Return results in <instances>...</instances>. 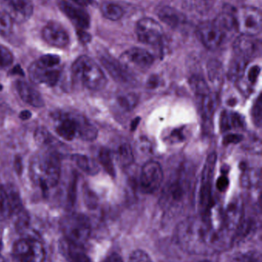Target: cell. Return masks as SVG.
I'll use <instances>...</instances> for the list:
<instances>
[{
	"label": "cell",
	"instance_id": "9a60e30c",
	"mask_svg": "<svg viewBox=\"0 0 262 262\" xmlns=\"http://www.w3.org/2000/svg\"><path fill=\"white\" fill-rule=\"evenodd\" d=\"M43 37L48 44L58 49L66 48L69 43V34L59 23L55 21H51L45 26Z\"/></svg>",
	"mask_w": 262,
	"mask_h": 262
},
{
	"label": "cell",
	"instance_id": "52a82bcc",
	"mask_svg": "<svg viewBox=\"0 0 262 262\" xmlns=\"http://www.w3.org/2000/svg\"><path fill=\"white\" fill-rule=\"evenodd\" d=\"M119 62L129 74L131 72H141L148 70L152 66L154 58L145 49L132 48L121 55Z\"/></svg>",
	"mask_w": 262,
	"mask_h": 262
},
{
	"label": "cell",
	"instance_id": "83f0119b",
	"mask_svg": "<svg viewBox=\"0 0 262 262\" xmlns=\"http://www.w3.org/2000/svg\"><path fill=\"white\" fill-rule=\"evenodd\" d=\"M189 85L192 92L197 95L200 96H206L210 93L209 84L203 76L195 75L191 77L189 79Z\"/></svg>",
	"mask_w": 262,
	"mask_h": 262
},
{
	"label": "cell",
	"instance_id": "d6a6232c",
	"mask_svg": "<svg viewBox=\"0 0 262 262\" xmlns=\"http://www.w3.org/2000/svg\"><path fill=\"white\" fill-rule=\"evenodd\" d=\"M100 163H101L105 170L111 176L114 177L115 176V167H114L113 161H112V155L109 149L103 148L100 150L98 154Z\"/></svg>",
	"mask_w": 262,
	"mask_h": 262
},
{
	"label": "cell",
	"instance_id": "3957f363",
	"mask_svg": "<svg viewBox=\"0 0 262 262\" xmlns=\"http://www.w3.org/2000/svg\"><path fill=\"white\" fill-rule=\"evenodd\" d=\"M32 166L36 167L40 173L36 179L43 192H47L50 188L58 185L62 172L61 160L58 152L47 151L34 162Z\"/></svg>",
	"mask_w": 262,
	"mask_h": 262
},
{
	"label": "cell",
	"instance_id": "44dd1931",
	"mask_svg": "<svg viewBox=\"0 0 262 262\" xmlns=\"http://www.w3.org/2000/svg\"><path fill=\"white\" fill-rule=\"evenodd\" d=\"M245 127V120L241 115L236 112L225 111L221 115L220 128L223 132L241 129Z\"/></svg>",
	"mask_w": 262,
	"mask_h": 262
},
{
	"label": "cell",
	"instance_id": "4dcf8cb0",
	"mask_svg": "<svg viewBox=\"0 0 262 262\" xmlns=\"http://www.w3.org/2000/svg\"><path fill=\"white\" fill-rule=\"evenodd\" d=\"M217 154L215 152L209 154L207 160H206L204 168H203V172H201V183L212 182L214 177V172H215Z\"/></svg>",
	"mask_w": 262,
	"mask_h": 262
},
{
	"label": "cell",
	"instance_id": "db71d44e",
	"mask_svg": "<svg viewBox=\"0 0 262 262\" xmlns=\"http://www.w3.org/2000/svg\"><path fill=\"white\" fill-rule=\"evenodd\" d=\"M78 36H79L80 40L84 43L88 42L90 40V35H88L84 31H81V32L78 33Z\"/></svg>",
	"mask_w": 262,
	"mask_h": 262
},
{
	"label": "cell",
	"instance_id": "4fadbf2b",
	"mask_svg": "<svg viewBox=\"0 0 262 262\" xmlns=\"http://www.w3.org/2000/svg\"><path fill=\"white\" fill-rule=\"evenodd\" d=\"M200 41L207 49H218L226 38V35L215 21H207L200 25L198 29Z\"/></svg>",
	"mask_w": 262,
	"mask_h": 262
},
{
	"label": "cell",
	"instance_id": "6125c7cd",
	"mask_svg": "<svg viewBox=\"0 0 262 262\" xmlns=\"http://www.w3.org/2000/svg\"><path fill=\"white\" fill-rule=\"evenodd\" d=\"M201 262H211V261H201Z\"/></svg>",
	"mask_w": 262,
	"mask_h": 262
},
{
	"label": "cell",
	"instance_id": "603a6c76",
	"mask_svg": "<svg viewBox=\"0 0 262 262\" xmlns=\"http://www.w3.org/2000/svg\"><path fill=\"white\" fill-rule=\"evenodd\" d=\"M102 63L108 72L117 81L128 82L129 81V73L123 69L119 61H115L109 57L103 56L101 58Z\"/></svg>",
	"mask_w": 262,
	"mask_h": 262
},
{
	"label": "cell",
	"instance_id": "bcb514c9",
	"mask_svg": "<svg viewBox=\"0 0 262 262\" xmlns=\"http://www.w3.org/2000/svg\"><path fill=\"white\" fill-rule=\"evenodd\" d=\"M261 72V68L259 66H253L251 68L248 73V81L250 84H255L257 82L258 76Z\"/></svg>",
	"mask_w": 262,
	"mask_h": 262
},
{
	"label": "cell",
	"instance_id": "ffe728a7",
	"mask_svg": "<svg viewBox=\"0 0 262 262\" xmlns=\"http://www.w3.org/2000/svg\"><path fill=\"white\" fill-rule=\"evenodd\" d=\"M61 247L68 262H92L83 250V247L72 244L66 239L62 243Z\"/></svg>",
	"mask_w": 262,
	"mask_h": 262
},
{
	"label": "cell",
	"instance_id": "7dc6e473",
	"mask_svg": "<svg viewBox=\"0 0 262 262\" xmlns=\"http://www.w3.org/2000/svg\"><path fill=\"white\" fill-rule=\"evenodd\" d=\"M243 140V136L238 134H229L226 135L223 139V143L225 145L231 144V143H238Z\"/></svg>",
	"mask_w": 262,
	"mask_h": 262
},
{
	"label": "cell",
	"instance_id": "8d00e7d4",
	"mask_svg": "<svg viewBox=\"0 0 262 262\" xmlns=\"http://www.w3.org/2000/svg\"><path fill=\"white\" fill-rule=\"evenodd\" d=\"M13 21L4 12H0V35H8L12 29Z\"/></svg>",
	"mask_w": 262,
	"mask_h": 262
},
{
	"label": "cell",
	"instance_id": "f907efd6",
	"mask_svg": "<svg viewBox=\"0 0 262 262\" xmlns=\"http://www.w3.org/2000/svg\"><path fill=\"white\" fill-rule=\"evenodd\" d=\"M159 79H158V77L156 76H152L151 77L150 79L148 81V86H149V88H152V89H153V88L157 87V86H158V84H159Z\"/></svg>",
	"mask_w": 262,
	"mask_h": 262
},
{
	"label": "cell",
	"instance_id": "5b68a950",
	"mask_svg": "<svg viewBox=\"0 0 262 262\" xmlns=\"http://www.w3.org/2000/svg\"><path fill=\"white\" fill-rule=\"evenodd\" d=\"M236 29L241 35L256 36L261 32V12L256 8L245 6L234 12Z\"/></svg>",
	"mask_w": 262,
	"mask_h": 262
},
{
	"label": "cell",
	"instance_id": "ab89813d",
	"mask_svg": "<svg viewBox=\"0 0 262 262\" xmlns=\"http://www.w3.org/2000/svg\"><path fill=\"white\" fill-rule=\"evenodd\" d=\"M232 262H261V255L257 252H246L237 255Z\"/></svg>",
	"mask_w": 262,
	"mask_h": 262
},
{
	"label": "cell",
	"instance_id": "cb8c5ba5",
	"mask_svg": "<svg viewBox=\"0 0 262 262\" xmlns=\"http://www.w3.org/2000/svg\"><path fill=\"white\" fill-rule=\"evenodd\" d=\"M248 62L249 60L235 55L231 61L229 71H228V78L229 80L237 82L238 80L241 79L247 67Z\"/></svg>",
	"mask_w": 262,
	"mask_h": 262
},
{
	"label": "cell",
	"instance_id": "f35d334b",
	"mask_svg": "<svg viewBox=\"0 0 262 262\" xmlns=\"http://www.w3.org/2000/svg\"><path fill=\"white\" fill-rule=\"evenodd\" d=\"M252 117L254 123L257 127H261L262 119V101L261 95L254 104L252 110Z\"/></svg>",
	"mask_w": 262,
	"mask_h": 262
},
{
	"label": "cell",
	"instance_id": "484cf974",
	"mask_svg": "<svg viewBox=\"0 0 262 262\" xmlns=\"http://www.w3.org/2000/svg\"><path fill=\"white\" fill-rule=\"evenodd\" d=\"M72 160L76 163L78 167L88 175H96L99 172L98 163L87 156L75 154L72 156Z\"/></svg>",
	"mask_w": 262,
	"mask_h": 262
},
{
	"label": "cell",
	"instance_id": "f5cc1de1",
	"mask_svg": "<svg viewBox=\"0 0 262 262\" xmlns=\"http://www.w3.org/2000/svg\"><path fill=\"white\" fill-rule=\"evenodd\" d=\"M16 259L13 256L4 255L0 252V262H16Z\"/></svg>",
	"mask_w": 262,
	"mask_h": 262
},
{
	"label": "cell",
	"instance_id": "5bb4252c",
	"mask_svg": "<svg viewBox=\"0 0 262 262\" xmlns=\"http://www.w3.org/2000/svg\"><path fill=\"white\" fill-rule=\"evenodd\" d=\"M188 184L183 177H175L166 185L163 190V203L166 206H175L184 200L187 192Z\"/></svg>",
	"mask_w": 262,
	"mask_h": 262
},
{
	"label": "cell",
	"instance_id": "7402d4cb",
	"mask_svg": "<svg viewBox=\"0 0 262 262\" xmlns=\"http://www.w3.org/2000/svg\"><path fill=\"white\" fill-rule=\"evenodd\" d=\"M207 74L209 81L214 87L218 89L223 85L226 74L224 68L220 61L218 60H211L207 64Z\"/></svg>",
	"mask_w": 262,
	"mask_h": 262
},
{
	"label": "cell",
	"instance_id": "ee69618b",
	"mask_svg": "<svg viewBox=\"0 0 262 262\" xmlns=\"http://www.w3.org/2000/svg\"><path fill=\"white\" fill-rule=\"evenodd\" d=\"M77 186V176L72 175L70 183L69 184V189H68V201L69 204H73L75 200V194H76Z\"/></svg>",
	"mask_w": 262,
	"mask_h": 262
},
{
	"label": "cell",
	"instance_id": "277c9868",
	"mask_svg": "<svg viewBox=\"0 0 262 262\" xmlns=\"http://www.w3.org/2000/svg\"><path fill=\"white\" fill-rule=\"evenodd\" d=\"M61 229L66 241L83 247L91 234V224L87 216L80 213L66 215L61 221Z\"/></svg>",
	"mask_w": 262,
	"mask_h": 262
},
{
	"label": "cell",
	"instance_id": "f1b7e54d",
	"mask_svg": "<svg viewBox=\"0 0 262 262\" xmlns=\"http://www.w3.org/2000/svg\"><path fill=\"white\" fill-rule=\"evenodd\" d=\"M118 163L123 166H128L134 162V152L129 143H122L116 152Z\"/></svg>",
	"mask_w": 262,
	"mask_h": 262
},
{
	"label": "cell",
	"instance_id": "d6986e66",
	"mask_svg": "<svg viewBox=\"0 0 262 262\" xmlns=\"http://www.w3.org/2000/svg\"><path fill=\"white\" fill-rule=\"evenodd\" d=\"M15 89L21 99L32 107H43L45 105L44 100L38 91L35 90L29 83L18 80L15 84Z\"/></svg>",
	"mask_w": 262,
	"mask_h": 262
},
{
	"label": "cell",
	"instance_id": "b9f144b4",
	"mask_svg": "<svg viewBox=\"0 0 262 262\" xmlns=\"http://www.w3.org/2000/svg\"><path fill=\"white\" fill-rule=\"evenodd\" d=\"M35 139L38 144L49 145L52 141L51 134L45 128L37 129L35 131Z\"/></svg>",
	"mask_w": 262,
	"mask_h": 262
},
{
	"label": "cell",
	"instance_id": "836d02e7",
	"mask_svg": "<svg viewBox=\"0 0 262 262\" xmlns=\"http://www.w3.org/2000/svg\"><path fill=\"white\" fill-rule=\"evenodd\" d=\"M135 152L142 156H149L152 152V145L146 137H141L135 143Z\"/></svg>",
	"mask_w": 262,
	"mask_h": 262
},
{
	"label": "cell",
	"instance_id": "f546056e",
	"mask_svg": "<svg viewBox=\"0 0 262 262\" xmlns=\"http://www.w3.org/2000/svg\"><path fill=\"white\" fill-rule=\"evenodd\" d=\"M159 17L162 21L172 27H176L183 20L181 14L171 7L163 8L160 10Z\"/></svg>",
	"mask_w": 262,
	"mask_h": 262
},
{
	"label": "cell",
	"instance_id": "74e56055",
	"mask_svg": "<svg viewBox=\"0 0 262 262\" xmlns=\"http://www.w3.org/2000/svg\"><path fill=\"white\" fill-rule=\"evenodd\" d=\"M258 176L257 171L253 170V169H246L243 173V179H241L243 186L246 187H252V186L258 184Z\"/></svg>",
	"mask_w": 262,
	"mask_h": 262
},
{
	"label": "cell",
	"instance_id": "7c38bea8",
	"mask_svg": "<svg viewBox=\"0 0 262 262\" xmlns=\"http://www.w3.org/2000/svg\"><path fill=\"white\" fill-rule=\"evenodd\" d=\"M2 6L5 13L15 23H25L33 13V4L31 0H3Z\"/></svg>",
	"mask_w": 262,
	"mask_h": 262
},
{
	"label": "cell",
	"instance_id": "e575fe53",
	"mask_svg": "<svg viewBox=\"0 0 262 262\" xmlns=\"http://www.w3.org/2000/svg\"><path fill=\"white\" fill-rule=\"evenodd\" d=\"M14 57L9 49L0 45V69H7L13 63Z\"/></svg>",
	"mask_w": 262,
	"mask_h": 262
},
{
	"label": "cell",
	"instance_id": "f6af8a7d",
	"mask_svg": "<svg viewBox=\"0 0 262 262\" xmlns=\"http://www.w3.org/2000/svg\"><path fill=\"white\" fill-rule=\"evenodd\" d=\"M129 262H153L150 257L142 250H136L130 255Z\"/></svg>",
	"mask_w": 262,
	"mask_h": 262
},
{
	"label": "cell",
	"instance_id": "e0dca14e",
	"mask_svg": "<svg viewBox=\"0 0 262 262\" xmlns=\"http://www.w3.org/2000/svg\"><path fill=\"white\" fill-rule=\"evenodd\" d=\"M260 43L253 36L241 35L234 43L235 55L249 60L259 52Z\"/></svg>",
	"mask_w": 262,
	"mask_h": 262
},
{
	"label": "cell",
	"instance_id": "8992f818",
	"mask_svg": "<svg viewBox=\"0 0 262 262\" xmlns=\"http://www.w3.org/2000/svg\"><path fill=\"white\" fill-rule=\"evenodd\" d=\"M13 257L19 262H44L46 251L38 240L23 238L14 245Z\"/></svg>",
	"mask_w": 262,
	"mask_h": 262
},
{
	"label": "cell",
	"instance_id": "9c48e42d",
	"mask_svg": "<svg viewBox=\"0 0 262 262\" xmlns=\"http://www.w3.org/2000/svg\"><path fill=\"white\" fill-rule=\"evenodd\" d=\"M163 180V168L158 162L149 161L143 166L139 184L145 193H153L161 186Z\"/></svg>",
	"mask_w": 262,
	"mask_h": 262
},
{
	"label": "cell",
	"instance_id": "ac0fdd59",
	"mask_svg": "<svg viewBox=\"0 0 262 262\" xmlns=\"http://www.w3.org/2000/svg\"><path fill=\"white\" fill-rule=\"evenodd\" d=\"M78 115L66 113L58 121L55 127L57 134L62 138L71 141L78 134Z\"/></svg>",
	"mask_w": 262,
	"mask_h": 262
},
{
	"label": "cell",
	"instance_id": "8fae6325",
	"mask_svg": "<svg viewBox=\"0 0 262 262\" xmlns=\"http://www.w3.org/2000/svg\"><path fill=\"white\" fill-rule=\"evenodd\" d=\"M62 72L57 67L49 68L35 61L29 68V76L31 81L36 84H43L54 87L61 78Z\"/></svg>",
	"mask_w": 262,
	"mask_h": 262
},
{
	"label": "cell",
	"instance_id": "2e32d148",
	"mask_svg": "<svg viewBox=\"0 0 262 262\" xmlns=\"http://www.w3.org/2000/svg\"><path fill=\"white\" fill-rule=\"evenodd\" d=\"M59 8L80 31L89 27L90 17L83 7L63 0L59 3Z\"/></svg>",
	"mask_w": 262,
	"mask_h": 262
},
{
	"label": "cell",
	"instance_id": "d4e9b609",
	"mask_svg": "<svg viewBox=\"0 0 262 262\" xmlns=\"http://www.w3.org/2000/svg\"><path fill=\"white\" fill-rule=\"evenodd\" d=\"M219 104V97L217 93H210L203 97L201 101V113L206 121L212 119Z\"/></svg>",
	"mask_w": 262,
	"mask_h": 262
},
{
	"label": "cell",
	"instance_id": "11a10c76",
	"mask_svg": "<svg viewBox=\"0 0 262 262\" xmlns=\"http://www.w3.org/2000/svg\"><path fill=\"white\" fill-rule=\"evenodd\" d=\"M32 117V113L29 111H23L20 113L19 118L22 120H29Z\"/></svg>",
	"mask_w": 262,
	"mask_h": 262
},
{
	"label": "cell",
	"instance_id": "9f6ffc18",
	"mask_svg": "<svg viewBox=\"0 0 262 262\" xmlns=\"http://www.w3.org/2000/svg\"><path fill=\"white\" fill-rule=\"evenodd\" d=\"M15 168L16 169L17 172L18 173H21L22 171V161L20 157H18V158L15 159Z\"/></svg>",
	"mask_w": 262,
	"mask_h": 262
},
{
	"label": "cell",
	"instance_id": "4316f807",
	"mask_svg": "<svg viewBox=\"0 0 262 262\" xmlns=\"http://www.w3.org/2000/svg\"><path fill=\"white\" fill-rule=\"evenodd\" d=\"M78 135L85 141H92L98 136L96 127L82 115H78Z\"/></svg>",
	"mask_w": 262,
	"mask_h": 262
},
{
	"label": "cell",
	"instance_id": "60d3db41",
	"mask_svg": "<svg viewBox=\"0 0 262 262\" xmlns=\"http://www.w3.org/2000/svg\"><path fill=\"white\" fill-rule=\"evenodd\" d=\"M40 64L46 66V67H58L60 63V58L55 55H46L42 56L39 59L37 60Z\"/></svg>",
	"mask_w": 262,
	"mask_h": 262
},
{
	"label": "cell",
	"instance_id": "7bdbcfd3",
	"mask_svg": "<svg viewBox=\"0 0 262 262\" xmlns=\"http://www.w3.org/2000/svg\"><path fill=\"white\" fill-rule=\"evenodd\" d=\"M185 127H182L180 128L174 129L171 131L170 134L167 137L168 140L171 143H180V142L184 141L186 139L185 135Z\"/></svg>",
	"mask_w": 262,
	"mask_h": 262
},
{
	"label": "cell",
	"instance_id": "91938a15",
	"mask_svg": "<svg viewBox=\"0 0 262 262\" xmlns=\"http://www.w3.org/2000/svg\"><path fill=\"white\" fill-rule=\"evenodd\" d=\"M2 89H3V85H2L1 84H0V91H2Z\"/></svg>",
	"mask_w": 262,
	"mask_h": 262
},
{
	"label": "cell",
	"instance_id": "681fc988",
	"mask_svg": "<svg viewBox=\"0 0 262 262\" xmlns=\"http://www.w3.org/2000/svg\"><path fill=\"white\" fill-rule=\"evenodd\" d=\"M71 1L74 4L81 6V7L89 6V5L92 4V3H93V0H71Z\"/></svg>",
	"mask_w": 262,
	"mask_h": 262
},
{
	"label": "cell",
	"instance_id": "ba28073f",
	"mask_svg": "<svg viewBox=\"0 0 262 262\" xmlns=\"http://www.w3.org/2000/svg\"><path fill=\"white\" fill-rule=\"evenodd\" d=\"M22 211L21 199L15 186L0 185V221L20 214Z\"/></svg>",
	"mask_w": 262,
	"mask_h": 262
},
{
	"label": "cell",
	"instance_id": "1f68e13d",
	"mask_svg": "<svg viewBox=\"0 0 262 262\" xmlns=\"http://www.w3.org/2000/svg\"><path fill=\"white\" fill-rule=\"evenodd\" d=\"M102 12L108 19L117 21L123 16V9L117 4L112 3H105L102 6Z\"/></svg>",
	"mask_w": 262,
	"mask_h": 262
},
{
	"label": "cell",
	"instance_id": "6da1fadb",
	"mask_svg": "<svg viewBox=\"0 0 262 262\" xmlns=\"http://www.w3.org/2000/svg\"><path fill=\"white\" fill-rule=\"evenodd\" d=\"M177 234L182 246L193 254L221 250L232 243L201 216L183 222L178 226Z\"/></svg>",
	"mask_w": 262,
	"mask_h": 262
},
{
	"label": "cell",
	"instance_id": "c3c4849f",
	"mask_svg": "<svg viewBox=\"0 0 262 262\" xmlns=\"http://www.w3.org/2000/svg\"><path fill=\"white\" fill-rule=\"evenodd\" d=\"M229 186V180L227 176L223 175L218 179L216 182V187L218 191L223 192L227 190Z\"/></svg>",
	"mask_w": 262,
	"mask_h": 262
},
{
	"label": "cell",
	"instance_id": "d590c367",
	"mask_svg": "<svg viewBox=\"0 0 262 262\" xmlns=\"http://www.w3.org/2000/svg\"><path fill=\"white\" fill-rule=\"evenodd\" d=\"M119 105L126 111H132L138 103V97L135 94L121 96L118 100Z\"/></svg>",
	"mask_w": 262,
	"mask_h": 262
},
{
	"label": "cell",
	"instance_id": "6f0895ef",
	"mask_svg": "<svg viewBox=\"0 0 262 262\" xmlns=\"http://www.w3.org/2000/svg\"><path fill=\"white\" fill-rule=\"evenodd\" d=\"M12 73L14 74H18V75H24V73H23V70H22L21 68L18 67V66H16V67L15 68V69H12Z\"/></svg>",
	"mask_w": 262,
	"mask_h": 262
},
{
	"label": "cell",
	"instance_id": "30bf717a",
	"mask_svg": "<svg viewBox=\"0 0 262 262\" xmlns=\"http://www.w3.org/2000/svg\"><path fill=\"white\" fill-rule=\"evenodd\" d=\"M138 40L149 46H158L163 40V28L159 23L152 18H144L138 21L136 26Z\"/></svg>",
	"mask_w": 262,
	"mask_h": 262
},
{
	"label": "cell",
	"instance_id": "7a4b0ae2",
	"mask_svg": "<svg viewBox=\"0 0 262 262\" xmlns=\"http://www.w3.org/2000/svg\"><path fill=\"white\" fill-rule=\"evenodd\" d=\"M72 74L75 79L90 90H102L107 84V78L101 68L86 55L75 60L72 64Z\"/></svg>",
	"mask_w": 262,
	"mask_h": 262
},
{
	"label": "cell",
	"instance_id": "816d5d0a",
	"mask_svg": "<svg viewBox=\"0 0 262 262\" xmlns=\"http://www.w3.org/2000/svg\"><path fill=\"white\" fill-rule=\"evenodd\" d=\"M104 262H123L121 257L117 254H112L106 258Z\"/></svg>",
	"mask_w": 262,
	"mask_h": 262
},
{
	"label": "cell",
	"instance_id": "94428289",
	"mask_svg": "<svg viewBox=\"0 0 262 262\" xmlns=\"http://www.w3.org/2000/svg\"><path fill=\"white\" fill-rule=\"evenodd\" d=\"M1 249H2V243H1V241H0V251H1Z\"/></svg>",
	"mask_w": 262,
	"mask_h": 262
},
{
	"label": "cell",
	"instance_id": "680465c9",
	"mask_svg": "<svg viewBox=\"0 0 262 262\" xmlns=\"http://www.w3.org/2000/svg\"><path fill=\"white\" fill-rule=\"evenodd\" d=\"M139 118H136V119L134 120L133 122L131 124V127H132V130H135L136 128L137 125L138 124V122H139Z\"/></svg>",
	"mask_w": 262,
	"mask_h": 262
}]
</instances>
